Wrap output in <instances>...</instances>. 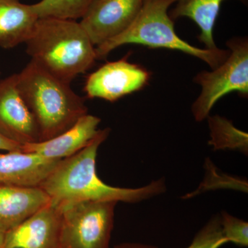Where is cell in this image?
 I'll use <instances>...</instances> for the list:
<instances>
[{"label":"cell","mask_w":248,"mask_h":248,"mask_svg":"<svg viewBox=\"0 0 248 248\" xmlns=\"http://www.w3.org/2000/svg\"><path fill=\"white\" fill-rule=\"evenodd\" d=\"M17 86L38 127L40 141L58 136L88 114L84 98L73 91L71 84L32 60L17 73Z\"/></svg>","instance_id":"obj_3"},{"label":"cell","mask_w":248,"mask_h":248,"mask_svg":"<svg viewBox=\"0 0 248 248\" xmlns=\"http://www.w3.org/2000/svg\"><path fill=\"white\" fill-rule=\"evenodd\" d=\"M177 0H145L133 24L120 35L95 47L97 60L107 58L118 47L139 45L152 48L178 50L200 59L211 69L221 64L230 55L229 50L202 49L183 40L176 33L170 6Z\"/></svg>","instance_id":"obj_4"},{"label":"cell","mask_w":248,"mask_h":248,"mask_svg":"<svg viewBox=\"0 0 248 248\" xmlns=\"http://www.w3.org/2000/svg\"><path fill=\"white\" fill-rule=\"evenodd\" d=\"M60 161L22 151L6 152L0 154V186L39 187Z\"/></svg>","instance_id":"obj_12"},{"label":"cell","mask_w":248,"mask_h":248,"mask_svg":"<svg viewBox=\"0 0 248 248\" xmlns=\"http://www.w3.org/2000/svg\"><path fill=\"white\" fill-rule=\"evenodd\" d=\"M110 129L99 130L88 146L70 157L62 159L39 187L56 205L80 202H119L138 203L164 193L163 178L138 188L108 185L99 179L96 170L97 151L107 140Z\"/></svg>","instance_id":"obj_1"},{"label":"cell","mask_w":248,"mask_h":248,"mask_svg":"<svg viewBox=\"0 0 248 248\" xmlns=\"http://www.w3.org/2000/svg\"><path fill=\"white\" fill-rule=\"evenodd\" d=\"M5 232L0 230V248H4Z\"/></svg>","instance_id":"obj_23"},{"label":"cell","mask_w":248,"mask_h":248,"mask_svg":"<svg viewBox=\"0 0 248 248\" xmlns=\"http://www.w3.org/2000/svg\"><path fill=\"white\" fill-rule=\"evenodd\" d=\"M0 151L5 152L22 151V146L11 141L0 134Z\"/></svg>","instance_id":"obj_21"},{"label":"cell","mask_w":248,"mask_h":248,"mask_svg":"<svg viewBox=\"0 0 248 248\" xmlns=\"http://www.w3.org/2000/svg\"><path fill=\"white\" fill-rule=\"evenodd\" d=\"M210 139L209 145L214 151L232 150L248 153V135L233 125L232 121L220 115L208 117Z\"/></svg>","instance_id":"obj_16"},{"label":"cell","mask_w":248,"mask_h":248,"mask_svg":"<svg viewBox=\"0 0 248 248\" xmlns=\"http://www.w3.org/2000/svg\"><path fill=\"white\" fill-rule=\"evenodd\" d=\"M49 202L40 187L0 186V230L10 231Z\"/></svg>","instance_id":"obj_13"},{"label":"cell","mask_w":248,"mask_h":248,"mask_svg":"<svg viewBox=\"0 0 248 248\" xmlns=\"http://www.w3.org/2000/svg\"><path fill=\"white\" fill-rule=\"evenodd\" d=\"M228 243L222 231L220 215L210 218L187 248H219Z\"/></svg>","instance_id":"obj_19"},{"label":"cell","mask_w":248,"mask_h":248,"mask_svg":"<svg viewBox=\"0 0 248 248\" xmlns=\"http://www.w3.org/2000/svg\"><path fill=\"white\" fill-rule=\"evenodd\" d=\"M222 231L228 243L247 247L248 246V223L244 220L233 217L227 212L220 215Z\"/></svg>","instance_id":"obj_20"},{"label":"cell","mask_w":248,"mask_h":248,"mask_svg":"<svg viewBox=\"0 0 248 248\" xmlns=\"http://www.w3.org/2000/svg\"><path fill=\"white\" fill-rule=\"evenodd\" d=\"M224 0H177L175 7L171 11L172 19L179 17L190 18L200 29L198 38L205 49L217 50L214 40V27L220 7ZM245 2L246 0H240Z\"/></svg>","instance_id":"obj_15"},{"label":"cell","mask_w":248,"mask_h":248,"mask_svg":"<svg viewBox=\"0 0 248 248\" xmlns=\"http://www.w3.org/2000/svg\"><path fill=\"white\" fill-rule=\"evenodd\" d=\"M38 19L31 4L0 0V47L11 49L26 43Z\"/></svg>","instance_id":"obj_14"},{"label":"cell","mask_w":248,"mask_h":248,"mask_svg":"<svg viewBox=\"0 0 248 248\" xmlns=\"http://www.w3.org/2000/svg\"><path fill=\"white\" fill-rule=\"evenodd\" d=\"M151 73L125 58L107 62L86 79L84 91L91 99L98 98L114 102L140 91L148 84Z\"/></svg>","instance_id":"obj_7"},{"label":"cell","mask_w":248,"mask_h":248,"mask_svg":"<svg viewBox=\"0 0 248 248\" xmlns=\"http://www.w3.org/2000/svg\"><path fill=\"white\" fill-rule=\"evenodd\" d=\"M61 205L49 202L5 232L4 248H60Z\"/></svg>","instance_id":"obj_9"},{"label":"cell","mask_w":248,"mask_h":248,"mask_svg":"<svg viewBox=\"0 0 248 248\" xmlns=\"http://www.w3.org/2000/svg\"><path fill=\"white\" fill-rule=\"evenodd\" d=\"M0 134L20 146L40 141L37 124L18 91L17 74L0 81Z\"/></svg>","instance_id":"obj_10"},{"label":"cell","mask_w":248,"mask_h":248,"mask_svg":"<svg viewBox=\"0 0 248 248\" xmlns=\"http://www.w3.org/2000/svg\"><path fill=\"white\" fill-rule=\"evenodd\" d=\"M117 203L80 202L61 205L60 248H110Z\"/></svg>","instance_id":"obj_6"},{"label":"cell","mask_w":248,"mask_h":248,"mask_svg":"<svg viewBox=\"0 0 248 248\" xmlns=\"http://www.w3.org/2000/svg\"><path fill=\"white\" fill-rule=\"evenodd\" d=\"M205 176L203 182L195 192L186 196L185 198H190L204 191L218 188H232L248 192L247 182L220 172L210 159L205 161Z\"/></svg>","instance_id":"obj_18"},{"label":"cell","mask_w":248,"mask_h":248,"mask_svg":"<svg viewBox=\"0 0 248 248\" xmlns=\"http://www.w3.org/2000/svg\"><path fill=\"white\" fill-rule=\"evenodd\" d=\"M94 0H41L31 4L38 18L81 19Z\"/></svg>","instance_id":"obj_17"},{"label":"cell","mask_w":248,"mask_h":248,"mask_svg":"<svg viewBox=\"0 0 248 248\" xmlns=\"http://www.w3.org/2000/svg\"><path fill=\"white\" fill-rule=\"evenodd\" d=\"M114 248H157L149 245L138 244V243H125L118 245Z\"/></svg>","instance_id":"obj_22"},{"label":"cell","mask_w":248,"mask_h":248,"mask_svg":"<svg viewBox=\"0 0 248 248\" xmlns=\"http://www.w3.org/2000/svg\"><path fill=\"white\" fill-rule=\"evenodd\" d=\"M230 55L220 66L211 71H202L194 81L202 87L199 97L191 107L197 122H203L221 98L232 92L247 97L248 94V40L234 37L227 42Z\"/></svg>","instance_id":"obj_5"},{"label":"cell","mask_w":248,"mask_h":248,"mask_svg":"<svg viewBox=\"0 0 248 248\" xmlns=\"http://www.w3.org/2000/svg\"><path fill=\"white\" fill-rule=\"evenodd\" d=\"M25 44L31 60L67 84L97 60L95 46L75 20L39 18Z\"/></svg>","instance_id":"obj_2"},{"label":"cell","mask_w":248,"mask_h":248,"mask_svg":"<svg viewBox=\"0 0 248 248\" xmlns=\"http://www.w3.org/2000/svg\"><path fill=\"white\" fill-rule=\"evenodd\" d=\"M0 75H1V71H0Z\"/></svg>","instance_id":"obj_24"},{"label":"cell","mask_w":248,"mask_h":248,"mask_svg":"<svg viewBox=\"0 0 248 248\" xmlns=\"http://www.w3.org/2000/svg\"><path fill=\"white\" fill-rule=\"evenodd\" d=\"M145 0H94L79 23L94 46L120 35L134 22Z\"/></svg>","instance_id":"obj_8"},{"label":"cell","mask_w":248,"mask_h":248,"mask_svg":"<svg viewBox=\"0 0 248 248\" xmlns=\"http://www.w3.org/2000/svg\"><path fill=\"white\" fill-rule=\"evenodd\" d=\"M100 122L99 117L86 114L73 126L55 138L22 146V152L48 159L70 157L88 146L97 136Z\"/></svg>","instance_id":"obj_11"}]
</instances>
